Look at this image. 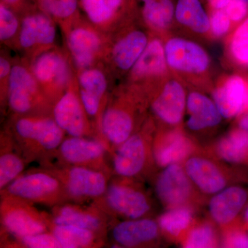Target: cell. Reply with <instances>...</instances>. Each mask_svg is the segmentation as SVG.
Returning a JSON list of instances; mask_svg holds the SVG:
<instances>
[{"label": "cell", "mask_w": 248, "mask_h": 248, "mask_svg": "<svg viewBox=\"0 0 248 248\" xmlns=\"http://www.w3.org/2000/svg\"><path fill=\"white\" fill-rule=\"evenodd\" d=\"M12 66L13 63L10 61L9 57L1 55L0 58V81H1V92L3 91L4 95H6Z\"/></svg>", "instance_id": "obj_42"}, {"label": "cell", "mask_w": 248, "mask_h": 248, "mask_svg": "<svg viewBox=\"0 0 248 248\" xmlns=\"http://www.w3.org/2000/svg\"><path fill=\"white\" fill-rule=\"evenodd\" d=\"M165 53L170 66L186 73H203L210 63L208 54L200 46L181 38L168 41Z\"/></svg>", "instance_id": "obj_9"}, {"label": "cell", "mask_w": 248, "mask_h": 248, "mask_svg": "<svg viewBox=\"0 0 248 248\" xmlns=\"http://www.w3.org/2000/svg\"><path fill=\"white\" fill-rule=\"evenodd\" d=\"M104 63H100L76 72L80 99L88 116L95 117L102 108L108 89V74Z\"/></svg>", "instance_id": "obj_8"}, {"label": "cell", "mask_w": 248, "mask_h": 248, "mask_svg": "<svg viewBox=\"0 0 248 248\" xmlns=\"http://www.w3.org/2000/svg\"><path fill=\"white\" fill-rule=\"evenodd\" d=\"M9 107L18 114L30 112L43 105L47 98L32 74L29 62H14L6 93Z\"/></svg>", "instance_id": "obj_3"}, {"label": "cell", "mask_w": 248, "mask_h": 248, "mask_svg": "<svg viewBox=\"0 0 248 248\" xmlns=\"http://www.w3.org/2000/svg\"><path fill=\"white\" fill-rule=\"evenodd\" d=\"M226 8L228 17L234 22L242 19L248 13V6L245 0H231Z\"/></svg>", "instance_id": "obj_40"}, {"label": "cell", "mask_w": 248, "mask_h": 248, "mask_svg": "<svg viewBox=\"0 0 248 248\" xmlns=\"http://www.w3.org/2000/svg\"><path fill=\"white\" fill-rule=\"evenodd\" d=\"M187 108L189 115L187 127L195 131L216 126L223 117L215 103L200 93L189 94Z\"/></svg>", "instance_id": "obj_21"}, {"label": "cell", "mask_w": 248, "mask_h": 248, "mask_svg": "<svg viewBox=\"0 0 248 248\" xmlns=\"http://www.w3.org/2000/svg\"><path fill=\"white\" fill-rule=\"evenodd\" d=\"M60 152L68 162L86 164L100 159L104 154V148L99 142L71 136L62 141Z\"/></svg>", "instance_id": "obj_26"}, {"label": "cell", "mask_w": 248, "mask_h": 248, "mask_svg": "<svg viewBox=\"0 0 248 248\" xmlns=\"http://www.w3.org/2000/svg\"><path fill=\"white\" fill-rule=\"evenodd\" d=\"M195 145L182 132L173 130L161 135L155 141L154 157L156 164L165 168L179 164L191 156Z\"/></svg>", "instance_id": "obj_16"}, {"label": "cell", "mask_w": 248, "mask_h": 248, "mask_svg": "<svg viewBox=\"0 0 248 248\" xmlns=\"http://www.w3.org/2000/svg\"><path fill=\"white\" fill-rule=\"evenodd\" d=\"M159 224L148 218H136L122 222L115 227L112 236L124 247H136L155 241L159 236Z\"/></svg>", "instance_id": "obj_19"}, {"label": "cell", "mask_w": 248, "mask_h": 248, "mask_svg": "<svg viewBox=\"0 0 248 248\" xmlns=\"http://www.w3.org/2000/svg\"><path fill=\"white\" fill-rule=\"evenodd\" d=\"M124 0H81L88 21L99 31L110 34L115 31Z\"/></svg>", "instance_id": "obj_23"}, {"label": "cell", "mask_w": 248, "mask_h": 248, "mask_svg": "<svg viewBox=\"0 0 248 248\" xmlns=\"http://www.w3.org/2000/svg\"><path fill=\"white\" fill-rule=\"evenodd\" d=\"M166 63L162 44L159 40H152L132 68V78L143 80L161 76L166 71Z\"/></svg>", "instance_id": "obj_24"}, {"label": "cell", "mask_w": 248, "mask_h": 248, "mask_svg": "<svg viewBox=\"0 0 248 248\" xmlns=\"http://www.w3.org/2000/svg\"><path fill=\"white\" fill-rule=\"evenodd\" d=\"M217 156L231 164L244 162L248 158V133L235 130L222 138L215 146Z\"/></svg>", "instance_id": "obj_27"}, {"label": "cell", "mask_w": 248, "mask_h": 248, "mask_svg": "<svg viewBox=\"0 0 248 248\" xmlns=\"http://www.w3.org/2000/svg\"><path fill=\"white\" fill-rule=\"evenodd\" d=\"M245 1H248V0H245Z\"/></svg>", "instance_id": "obj_47"}, {"label": "cell", "mask_w": 248, "mask_h": 248, "mask_svg": "<svg viewBox=\"0 0 248 248\" xmlns=\"http://www.w3.org/2000/svg\"><path fill=\"white\" fill-rule=\"evenodd\" d=\"M66 186L76 197H97L107 190V179L102 172L84 167H74L68 171Z\"/></svg>", "instance_id": "obj_22"}, {"label": "cell", "mask_w": 248, "mask_h": 248, "mask_svg": "<svg viewBox=\"0 0 248 248\" xmlns=\"http://www.w3.org/2000/svg\"><path fill=\"white\" fill-rule=\"evenodd\" d=\"M214 100L225 118H232L246 112L248 110V84L241 77H231L215 91Z\"/></svg>", "instance_id": "obj_14"}, {"label": "cell", "mask_w": 248, "mask_h": 248, "mask_svg": "<svg viewBox=\"0 0 248 248\" xmlns=\"http://www.w3.org/2000/svg\"><path fill=\"white\" fill-rule=\"evenodd\" d=\"M248 200L246 190L238 186L226 187L212 197L209 211L213 221L225 226L236 218Z\"/></svg>", "instance_id": "obj_18"}, {"label": "cell", "mask_w": 248, "mask_h": 248, "mask_svg": "<svg viewBox=\"0 0 248 248\" xmlns=\"http://www.w3.org/2000/svg\"><path fill=\"white\" fill-rule=\"evenodd\" d=\"M101 128L109 141L121 145L133 135V116L120 104H111L103 111Z\"/></svg>", "instance_id": "obj_20"}, {"label": "cell", "mask_w": 248, "mask_h": 248, "mask_svg": "<svg viewBox=\"0 0 248 248\" xmlns=\"http://www.w3.org/2000/svg\"><path fill=\"white\" fill-rule=\"evenodd\" d=\"M184 168L192 184L203 193L215 195L226 188V172L210 158L190 156L186 159Z\"/></svg>", "instance_id": "obj_10"}, {"label": "cell", "mask_w": 248, "mask_h": 248, "mask_svg": "<svg viewBox=\"0 0 248 248\" xmlns=\"http://www.w3.org/2000/svg\"><path fill=\"white\" fill-rule=\"evenodd\" d=\"M24 163L13 153H6L0 157V187L2 189L22 172Z\"/></svg>", "instance_id": "obj_36"}, {"label": "cell", "mask_w": 248, "mask_h": 248, "mask_svg": "<svg viewBox=\"0 0 248 248\" xmlns=\"http://www.w3.org/2000/svg\"><path fill=\"white\" fill-rule=\"evenodd\" d=\"M107 202L112 210L130 219L145 216L151 209L149 201L141 191L123 184L108 187Z\"/></svg>", "instance_id": "obj_13"}, {"label": "cell", "mask_w": 248, "mask_h": 248, "mask_svg": "<svg viewBox=\"0 0 248 248\" xmlns=\"http://www.w3.org/2000/svg\"><path fill=\"white\" fill-rule=\"evenodd\" d=\"M4 226L13 234L24 238L45 232V225L35 213L24 207L9 205L4 208Z\"/></svg>", "instance_id": "obj_25"}, {"label": "cell", "mask_w": 248, "mask_h": 248, "mask_svg": "<svg viewBox=\"0 0 248 248\" xmlns=\"http://www.w3.org/2000/svg\"><path fill=\"white\" fill-rule=\"evenodd\" d=\"M41 9L50 16L64 32L76 22L78 0H39Z\"/></svg>", "instance_id": "obj_30"}, {"label": "cell", "mask_w": 248, "mask_h": 248, "mask_svg": "<svg viewBox=\"0 0 248 248\" xmlns=\"http://www.w3.org/2000/svg\"><path fill=\"white\" fill-rule=\"evenodd\" d=\"M55 225H70L96 231L101 226L100 220L92 214L81 211L73 207H63L55 218Z\"/></svg>", "instance_id": "obj_33"}, {"label": "cell", "mask_w": 248, "mask_h": 248, "mask_svg": "<svg viewBox=\"0 0 248 248\" xmlns=\"http://www.w3.org/2000/svg\"><path fill=\"white\" fill-rule=\"evenodd\" d=\"M22 241L27 247L31 248H63L61 243L54 234L45 233L31 235L22 238Z\"/></svg>", "instance_id": "obj_38"}, {"label": "cell", "mask_w": 248, "mask_h": 248, "mask_svg": "<svg viewBox=\"0 0 248 248\" xmlns=\"http://www.w3.org/2000/svg\"><path fill=\"white\" fill-rule=\"evenodd\" d=\"M231 26V19L226 12L218 10L212 16L210 27L214 35L221 36L226 34Z\"/></svg>", "instance_id": "obj_39"}, {"label": "cell", "mask_w": 248, "mask_h": 248, "mask_svg": "<svg viewBox=\"0 0 248 248\" xmlns=\"http://www.w3.org/2000/svg\"><path fill=\"white\" fill-rule=\"evenodd\" d=\"M4 4L7 5H14L17 4L20 1V0H1Z\"/></svg>", "instance_id": "obj_45"}, {"label": "cell", "mask_w": 248, "mask_h": 248, "mask_svg": "<svg viewBox=\"0 0 248 248\" xmlns=\"http://www.w3.org/2000/svg\"><path fill=\"white\" fill-rule=\"evenodd\" d=\"M87 116L80 99L76 76L55 103L53 118L63 132L72 137H82L89 131Z\"/></svg>", "instance_id": "obj_5"}, {"label": "cell", "mask_w": 248, "mask_h": 248, "mask_svg": "<svg viewBox=\"0 0 248 248\" xmlns=\"http://www.w3.org/2000/svg\"><path fill=\"white\" fill-rule=\"evenodd\" d=\"M185 91L177 81H170L156 96L152 104L158 118L169 125H177L182 120L186 105Z\"/></svg>", "instance_id": "obj_17"}, {"label": "cell", "mask_w": 248, "mask_h": 248, "mask_svg": "<svg viewBox=\"0 0 248 248\" xmlns=\"http://www.w3.org/2000/svg\"><path fill=\"white\" fill-rule=\"evenodd\" d=\"M53 234L63 248H86L94 241L93 231L70 225H55Z\"/></svg>", "instance_id": "obj_32"}, {"label": "cell", "mask_w": 248, "mask_h": 248, "mask_svg": "<svg viewBox=\"0 0 248 248\" xmlns=\"http://www.w3.org/2000/svg\"><path fill=\"white\" fill-rule=\"evenodd\" d=\"M193 185L184 168L174 164L165 167L159 174L155 191L161 203L172 208L190 205L195 196Z\"/></svg>", "instance_id": "obj_6"}, {"label": "cell", "mask_w": 248, "mask_h": 248, "mask_svg": "<svg viewBox=\"0 0 248 248\" xmlns=\"http://www.w3.org/2000/svg\"><path fill=\"white\" fill-rule=\"evenodd\" d=\"M28 62L48 99L61 97L76 76L68 53L58 46L37 54Z\"/></svg>", "instance_id": "obj_2"}, {"label": "cell", "mask_w": 248, "mask_h": 248, "mask_svg": "<svg viewBox=\"0 0 248 248\" xmlns=\"http://www.w3.org/2000/svg\"><path fill=\"white\" fill-rule=\"evenodd\" d=\"M21 21L14 12L1 3L0 5V40L8 46L17 48Z\"/></svg>", "instance_id": "obj_35"}, {"label": "cell", "mask_w": 248, "mask_h": 248, "mask_svg": "<svg viewBox=\"0 0 248 248\" xmlns=\"http://www.w3.org/2000/svg\"><path fill=\"white\" fill-rule=\"evenodd\" d=\"M148 45V36L141 30H132L110 42L103 63L122 72L131 70Z\"/></svg>", "instance_id": "obj_7"}, {"label": "cell", "mask_w": 248, "mask_h": 248, "mask_svg": "<svg viewBox=\"0 0 248 248\" xmlns=\"http://www.w3.org/2000/svg\"><path fill=\"white\" fill-rule=\"evenodd\" d=\"M246 218H247V219L248 220V208L247 211H246Z\"/></svg>", "instance_id": "obj_46"}, {"label": "cell", "mask_w": 248, "mask_h": 248, "mask_svg": "<svg viewBox=\"0 0 248 248\" xmlns=\"http://www.w3.org/2000/svg\"><path fill=\"white\" fill-rule=\"evenodd\" d=\"M231 50L238 62L248 65V18L235 32L232 40Z\"/></svg>", "instance_id": "obj_37"}, {"label": "cell", "mask_w": 248, "mask_h": 248, "mask_svg": "<svg viewBox=\"0 0 248 248\" xmlns=\"http://www.w3.org/2000/svg\"><path fill=\"white\" fill-rule=\"evenodd\" d=\"M58 24L44 12L26 15L21 20L17 48L31 59L37 54L57 46Z\"/></svg>", "instance_id": "obj_4"}, {"label": "cell", "mask_w": 248, "mask_h": 248, "mask_svg": "<svg viewBox=\"0 0 248 248\" xmlns=\"http://www.w3.org/2000/svg\"><path fill=\"white\" fill-rule=\"evenodd\" d=\"M178 22L195 32L204 33L210 28V20L199 0H179L176 7Z\"/></svg>", "instance_id": "obj_28"}, {"label": "cell", "mask_w": 248, "mask_h": 248, "mask_svg": "<svg viewBox=\"0 0 248 248\" xmlns=\"http://www.w3.org/2000/svg\"><path fill=\"white\" fill-rule=\"evenodd\" d=\"M16 131L20 138L37 143L45 150H54L62 143L63 130L53 118L25 117L16 123Z\"/></svg>", "instance_id": "obj_11"}, {"label": "cell", "mask_w": 248, "mask_h": 248, "mask_svg": "<svg viewBox=\"0 0 248 248\" xmlns=\"http://www.w3.org/2000/svg\"><path fill=\"white\" fill-rule=\"evenodd\" d=\"M194 219V210L190 205L169 208L159 217L158 224L165 234L172 238L179 237L189 229Z\"/></svg>", "instance_id": "obj_29"}, {"label": "cell", "mask_w": 248, "mask_h": 248, "mask_svg": "<svg viewBox=\"0 0 248 248\" xmlns=\"http://www.w3.org/2000/svg\"><path fill=\"white\" fill-rule=\"evenodd\" d=\"M218 245L216 231L210 223H200L192 227L183 241L187 248H215Z\"/></svg>", "instance_id": "obj_34"}, {"label": "cell", "mask_w": 248, "mask_h": 248, "mask_svg": "<svg viewBox=\"0 0 248 248\" xmlns=\"http://www.w3.org/2000/svg\"><path fill=\"white\" fill-rule=\"evenodd\" d=\"M239 125L240 128L243 129L248 133V114L241 119L240 121Z\"/></svg>", "instance_id": "obj_44"}, {"label": "cell", "mask_w": 248, "mask_h": 248, "mask_svg": "<svg viewBox=\"0 0 248 248\" xmlns=\"http://www.w3.org/2000/svg\"><path fill=\"white\" fill-rule=\"evenodd\" d=\"M223 247L248 248V234L241 232H232L225 236Z\"/></svg>", "instance_id": "obj_41"}, {"label": "cell", "mask_w": 248, "mask_h": 248, "mask_svg": "<svg viewBox=\"0 0 248 248\" xmlns=\"http://www.w3.org/2000/svg\"><path fill=\"white\" fill-rule=\"evenodd\" d=\"M231 0H209L210 5L217 9H222L226 7Z\"/></svg>", "instance_id": "obj_43"}, {"label": "cell", "mask_w": 248, "mask_h": 248, "mask_svg": "<svg viewBox=\"0 0 248 248\" xmlns=\"http://www.w3.org/2000/svg\"><path fill=\"white\" fill-rule=\"evenodd\" d=\"M149 144L141 134H134L120 145L114 158L115 172L124 177L138 175L146 166Z\"/></svg>", "instance_id": "obj_12"}, {"label": "cell", "mask_w": 248, "mask_h": 248, "mask_svg": "<svg viewBox=\"0 0 248 248\" xmlns=\"http://www.w3.org/2000/svg\"><path fill=\"white\" fill-rule=\"evenodd\" d=\"M143 4V19L150 27L163 30L169 27L174 15L170 0H148Z\"/></svg>", "instance_id": "obj_31"}, {"label": "cell", "mask_w": 248, "mask_h": 248, "mask_svg": "<svg viewBox=\"0 0 248 248\" xmlns=\"http://www.w3.org/2000/svg\"><path fill=\"white\" fill-rule=\"evenodd\" d=\"M60 187V183L53 176L37 172L17 178L8 187V192L23 200L42 201L58 193Z\"/></svg>", "instance_id": "obj_15"}, {"label": "cell", "mask_w": 248, "mask_h": 248, "mask_svg": "<svg viewBox=\"0 0 248 248\" xmlns=\"http://www.w3.org/2000/svg\"><path fill=\"white\" fill-rule=\"evenodd\" d=\"M67 53L76 72L103 63L110 35L99 31L88 21L78 19L63 32Z\"/></svg>", "instance_id": "obj_1"}]
</instances>
